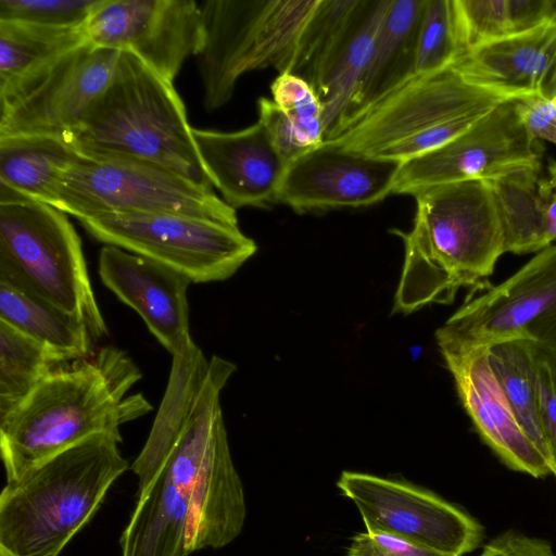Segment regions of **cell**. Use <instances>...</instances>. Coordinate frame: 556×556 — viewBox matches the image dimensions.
Instances as JSON below:
<instances>
[{
    "label": "cell",
    "mask_w": 556,
    "mask_h": 556,
    "mask_svg": "<svg viewBox=\"0 0 556 556\" xmlns=\"http://www.w3.org/2000/svg\"><path fill=\"white\" fill-rule=\"evenodd\" d=\"M235 370V364L213 355L207 371L173 375L130 467L139 489L162 470L186 497L190 554L227 546L239 536L247 517L220 406V392Z\"/></svg>",
    "instance_id": "obj_1"
},
{
    "label": "cell",
    "mask_w": 556,
    "mask_h": 556,
    "mask_svg": "<svg viewBox=\"0 0 556 556\" xmlns=\"http://www.w3.org/2000/svg\"><path fill=\"white\" fill-rule=\"evenodd\" d=\"M140 378L127 353L113 346L48 376L0 419L7 482L90 435L122 438V425L152 409L142 394L128 395Z\"/></svg>",
    "instance_id": "obj_2"
},
{
    "label": "cell",
    "mask_w": 556,
    "mask_h": 556,
    "mask_svg": "<svg viewBox=\"0 0 556 556\" xmlns=\"http://www.w3.org/2000/svg\"><path fill=\"white\" fill-rule=\"evenodd\" d=\"M414 198L413 229L393 230L404 243L393 313L448 304L462 287L484 288L505 253L501 216L486 180L439 185Z\"/></svg>",
    "instance_id": "obj_3"
},
{
    "label": "cell",
    "mask_w": 556,
    "mask_h": 556,
    "mask_svg": "<svg viewBox=\"0 0 556 556\" xmlns=\"http://www.w3.org/2000/svg\"><path fill=\"white\" fill-rule=\"evenodd\" d=\"M111 433L90 435L7 482L0 494V548L59 556L128 469Z\"/></svg>",
    "instance_id": "obj_4"
},
{
    "label": "cell",
    "mask_w": 556,
    "mask_h": 556,
    "mask_svg": "<svg viewBox=\"0 0 556 556\" xmlns=\"http://www.w3.org/2000/svg\"><path fill=\"white\" fill-rule=\"evenodd\" d=\"M174 84L130 52L121 51L112 78L71 141L90 159H130L159 165L213 191Z\"/></svg>",
    "instance_id": "obj_5"
},
{
    "label": "cell",
    "mask_w": 556,
    "mask_h": 556,
    "mask_svg": "<svg viewBox=\"0 0 556 556\" xmlns=\"http://www.w3.org/2000/svg\"><path fill=\"white\" fill-rule=\"evenodd\" d=\"M0 279L78 318L94 341L108 334L81 240L60 210L28 199L0 201Z\"/></svg>",
    "instance_id": "obj_6"
},
{
    "label": "cell",
    "mask_w": 556,
    "mask_h": 556,
    "mask_svg": "<svg viewBox=\"0 0 556 556\" xmlns=\"http://www.w3.org/2000/svg\"><path fill=\"white\" fill-rule=\"evenodd\" d=\"M320 0L200 2L204 45L197 58L207 113L227 104L239 78L274 67L290 73L300 38Z\"/></svg>",
    "instance_id": "obj_7"
},
{
    "label": "cell",
    "mask_w": 556,
    "mask_h": 556,
    "mask_svg": "<svg viewBox=\"0 0 556 556\" xmlns=\"http://www.w3.org/2000/svg\"><path fill=\"white\" fill-rule=\"evenodd\" d=\"M53 207L78 220L111 213L174 214L238 226L236 210L159 165L78 154L62 173Z\"/></svg>",
    "instance_id": "obj_8"
},
{
    "label": "cell",
    "mask_w": 556,
    "mask_h": 556,
    "mask_svg": "<svg viewBox=\"0 0 556 556\" xmlns=\"http://www.w3.org/2000/svg\"><path fill=\"white\" fill-rule=\"evenodd\" d=\"M79 222L105 245L151 258L194 283L228 279L257 250L239 226L182 215L111 213Z\"/></svg>",
    "instance_id": "obj_9"
},
{
    "label": "cell",
    "mask_w": 556,
    "mask_h": 556,
    "mask_svg": "<svg viewBox=\"0 0 556 556\" xmlns=\"http://www.w3.org/2000/svg\"><path fill=\"white\" fill-rule=\"evenodd\" d=\"M119 53L88 41L0 88V138L49 137L71 144Z\"/></svg>",
    "instance_id": "obj_10"
},
{
    "label": "cell",
    "mask_w": 556,
    "mask_h": 556,
    "mask_svg": "<svg viewBox=\"0 0 556 556\" xmlns=\"http://www.w3.org/2000/svg\"><path fill=\"white\" fill-rule=\"evenodd\" d=\"M439 350L528 340L556 353V244L508 279L467 300L435 331Z\"/></svg>",
    "instance_id": "obj_11"
},
{
    "label": "cell",
    "mask_w": 556,
    "mask_h": 556,
    "mask_svg": "<svg viewBox=\"0 0 556 556\" xmlns=\"http://www.w3.org/2000/svg\"><path fill=\"white\" fill-rule=\"evenodd\" d=\"M506 98L469 84L451 65L414 75L345 118L325 141L350 152L376 155L422 129L475 112Z\"/></svg>",
    "instance_id": "obj_12"
},
{
    "label": "cell",
    "mask_w": 556,
    "mask_h": 556,
    "mask_svg": "<svg viewBox=\"0 0 556 556\" xmlns=\"http://www.w3.org/2000/svg\"><path fill=\"white\" fill-rule=\"evenodd\" d=\"M336 484L368 532L456 556L473 552L484 538V528L467 510L406 480L344 470Z\"/></svg>",
    "instance_id": "obj_13"
},
{
    "label": "cell",
    "mask_w": 556,
    "mask_h": 556,
    "mask_svg": "<svg viewBox=\"0 0 556 556\" xmlns=\"http://www.w3.org/2000/svg\"><path fill=\"white\" fill-rule=\"evenodd\" d=\"M541 157L542 146L525 127L515 99H506L446 144L404 162L392 194L415 195L439 185L541 168Z\"/></svg>",
    "instance_id": "obj_14"
},
{
    "label": "cell",
    "mask_w": 556,
    "mask_h": 556,
    "mask_svg": "<svg viewBox=\"0 0 556 556\" xmlns=\"http://www.w3.org/2000/svg\"><path fill=\"white\" fill-rule=\"evenodd\" d=\"M85 27L94 46L130 52L173 84L204 45L202 11L194 0H102Z\"/></svg>",
    "instance_id": "obj_15"
},
{
    "label": "cell",
    "mask_w": 556,
    "mask_h": 556,
    "mask_svg": "<svg viewBox=\"0 0 556 556\" xmlns=\"http://www.w3.org/2000/svg\"><path fill=\"white\" fill-rule=\"evenodd\" d=\"M402 164L324 141L287 164L277 202L298 213L372 205L392 194Z\"/></svg>",
    "instance_id": "obj_16"
},
{
    "label": "cell",
    "mask_w": 556,
    "mask_h": 556,
    "mask_svg": "<svg viewBox=\"0 0 556 556\" xmlns=\"http://www.w3.org/2000/svg\"><path fill=\"white\" fill-rule=\"evenodd\" d=\"M460 403L481 440L509 469L541 479L549 462L517 421L489 365L486 348L441 350Z\"/></svg>",
    "instance_id": "obj_17"
},
{
    "label": "cell",
    "mask_w": 556,
    "mask_h": 556,
    "mask_svg": "<svg viewBox=\"0 0 556 556\" xmlns=\"http://www.w3.org/2000/svg\"><path fill=\"white\" fill-rule=\"evenodd\" d=\"M98 270L102 283L139 314L172 355L193 341L189 331L188 277L114 245L101 249Z\"/></svg>",
    "instance_id": "obj_18"
},
{
    "label": "cell",
    "mask_w": 556,
    "mask_h": 556,
    "mask_svg": "<svg viewBox=\"0 0 556 556\" xmlns=\"http://www.w3.org/2000/svg\"><path fill=\"white\" fill-rule=\"evenodd\" d=\"M201 162L224 202L235 210L277 202L287 163L257 121L236 131L192 128Z\"/></svg>",
    "instance_id": "obj_19"
},
{
    "label": "cell",
    "mask_w": 556,
    "mask_h": 556,
    "mask_svg": "<svg viewBox=\"0 0 556 556\" xmlns=\"http://www.w3.org/2000/svg\"><path fill=\"white\" fill-rule=\"evenodd\" d=\"M452 66L469 84L506 99L539 94L556 97V25L531 30L472 49Z\"/></svg>",
    "instance_id": "obj_20"
},
{
    "label": "cell",
    "mask_w": 556,
    "mask_h": 556,
    "mask_svg": "<svg viewBox=\"0 0 556 556\" xmlns=\"http://www.w3.org/2000/svg\"><path fill=\"white\" fill-rule=\"evenodd\" d=\"M425 4L426 0H390L369 65L342 122L415 75L417 37Z\"/></svg>",
    "instance_id": "obj_21"
},
{
    "label": "cell",
    "mask_w": 556,
    "mask_h": 556,
    "mask_svg": "<svg viewBox=\"0 0 556 556\" xmlns=\"http://www.w3.org/2000/svg\"><path fill=\"white\" fill-rule=\"evenodd\" d=\"M189 506L162 471L139 489L138 500L121 536V556H188Z\"/></svg>",
    "instance_id": "obj_22"
},
{
    "label": "cell",
    "mask_w": 556,
    "mask_h": 556,
    "mask_svg": "<svg viewBox=\"0 0 556 556\" xmlns=\"http://www.w3.org/2000/svg\"><path fill=\"white\" fill-rule=\"evenodd\" d=\"M77 156L55 138H0V201L18 198L53 206L61 175Z\"/></svg>",
    "instance_id": "obj_23"
},
{
    "label": "cell",
    "mask_w": 556,
    "mask_h": 556,
    "mask_svg": "<svg viewBox=\"0 0 556 556\" xmlns=\"http://www.w3.org/2000/svg\"><path fill=\"white\" fill-rule=\"evenodd\" d=\"M390 0H365L349 35L324 72L316 92L323 104L325 139L345 117L367 71Z\"/></svg>",
    "instance_id": "obj_24"
},
{
    "label": "cell",
    "mask_w": 556,
    "mask_h": 556,
    "mask_svg": "<svg viewBox=\"0 0 556 556\" xmlns=\"http://www.w3.org/2000/svg\"><path fill=\"white\" fill-rule=\"evenodd\" d=\"M0 320L72 359L90 356L87 326L36 294L0 279Z\"/></svg>",
    "instance_id": "obj_25"
},
{
    "label": "cell",
    "mask_w": 556,
    "mask_h": 556,
    "mask_svg": "<svg viewBox=\"0 0 556 556\" xmlns=\"http://www.w3.org/2000/svg\"><path fill=\"white\" fill-rule=\"evenodd\" d=\"M541 168H523L486 180L501 216L505 252L527 254L551 245L539 193Z\"/></svg>",
    "instance_id": "obj_26"
},
{
    "label": "cell",
    "mask_w": 556,
    "mask_h": 556,
    "mask_svg": "<svg viewBox=\"0 0 556 556\" xmlns=\"http://www.w3.org/2000/svg\"><path fill=\"white\" fill-rule=\"evenodd\" d=\"M88 41L85 26L0 21V88Z\"/></svg>",
    "instance_id": "obj_27"
},
{
    "label": "cell",
    "mask_w": 556,
    "mask_h": 556,
    "mask_svg": "<svg viewBox=\"0 0 556 556\" xmlns=\"http://www.w3.org/2000/svg\"><path fill=\"white\" fill-rule=\"evenodd\" d=\"M486 354L491 370L517 421L551 464L540 424L538 372L532 342H498L486 346Z\"/></svg>",
    "instance_id": "obj_28"
},
{
    "label": "cell",
    "mask_w": 556,
    "mask_h": 556,
    "mask_svg": "<svg viewBox=\"0 0 556 556\" xmlns=\"http://www.w3.org/2000/svg\"><path fill=\"white\" fill-rule=\"evenodd\" d=\"M453 9L462 56L546 23V0H453Z\"/></svg>",
    "instance_id": "obj_29"
},
{
    "label": "cell",
    "mask_w": 556,
    "mask_h": 556,
    "mask_svg": "<svg viewBox=\"0 0 556 556\" xmlns=\"http://www.w3.org/2000/svg\"><path fill=\"white\" fill-rule=\"evenodd\" d=\"M73 361L0 320V419Z\"/></svg>",
    "instance_id": "obj_30"
},
{
    "label": "cell",
    "mask_w": 556,
    "mask_h": 556,
    "mask_svg": "<svg viewBox=\"0 0 556 556\" xmlns=\"http://www.w3.org/2000/svg\"><path fill=\"white\" fill-rule=\"evenodd\" d=\"M365 0H320L298 43L291 66L314 89L355 24ZM316 91V90H315Z\"/></svg>",
    "instance_id": "obj_31"
},
{
    "label": "cell",
    "mask_w": 556,
    "mask_h": 556,
    "mask_svg": "<svg viewBox=\"0 0 556 556\" xmlns=\"http://www.w3.org/2000/svg\"><path fill=\"white\" fill-rule=\"evenodd\" d=\"M460 56L453 0H426L417 37L415 75L444 70Z\"/></svg>",
    "instance_id": "obj_32"
},
{
    "label": "cell",
    "mask_w": 556,
    "mask_h": 556,
    "mask_svg": "<svg viewBox=\"0 0 556 556\" xmlns=\"http://www.w3.org/2000/svg\"><path fill=\"white\" fill-rule=\"evenodd\" d=\"M102 0H0V21L83 27Z\"/></svg>",
    "instance_id": "obj_33"
},
{
    "label": "cell",
    "mask_w": 556,
    "mask_h": 556,
    "mask_svg": "<svg viewBox=\"0 0 556 556\" xmlns=\"http://www.w3.org/2000/svg\"><path fill=\"white\" fill-rule=\"evenodd\" d=\"M488 111L470 113L433 125L391 144L372 156L396 160L403 163L416 159L446 144L471 127Z\"/></svg>",
    "instance_id": "obj_34"
},
{
    "label": "cell",
    "mask_w": 556,
    "mask_h": 556,
    "mask_svg": "<svg viewBox=\"0 0 556 556\" xmlns=\"http://www.w3.org/2000/svg\"><path fill=\"white\" fill-rule=\"evenodd\" d=\"M273 101L294 125L323 119V104L313 86L291 74H279L270 85Z\"/></svg>",
    "instance_id": "obj_35"
},
{
    "label": "cell",
    "mask_w": 556,
    "mask_h": 556,
    "mask_svg": "<svg viewBox=\"0 0 556 556\" xmlns=\"http://www.w3.org/2000/svg\"><path fill=\"white\" fill-rule=\"evenodd\" d=\"M532 349L538 372L540 424L556 477V353L533 342Z\"/></svg>",
    "instance_id": "obj_36"
},
{
    "label": "cell",
    "mask_w": 556,
    "mask_h": 556,
    "mask_svg": "<svg viewBox=\"0 0 556 556\" xmlns=\"http://www.w3.org/2000/svg\"><path fill=\"white\" fill-rule=\"evenodd\" d=\"M348 556H456L376 532H359L346 549ZM466 556V555H465Z\"/></svg>",
    "instance_id": "obj_37"
},
{
    "label": "cell",
    "mask_w": 556,
    "mask_h": 556,
    "mask_svg": "<svg viewBox=\"0 0 556 556\" xmlns=\"http://www.w3.org/2000/svg\"><path fill=\"white\" fill-rule=\"evenodd\" d=\"M257 108L258 121L287 164L307 152L299 144L291 119L273 100L260 98Z\"/></svg>",
    "instance_id": "obj_38"
},
{
    "label": "cell",
    "mask_w": 556,
    "mask_h": 556,
    "mask_svg": "<svg viewBox=\"0 0 556 556\" xmlns=\"http://www.w3.org/2000/svg\"><path fill=\"white\" fill-rule=\"evenodd\" d=\"M518 114L535 140L556 144V102L539 94L515 99Z\"/></svg>",
    "instance_id": "obj_39"
},
{
    "label": "cell",
    "mask_w": 556,
    "mask_h": 556,
    "mask_svg": "<svg viewBox=\"0 0 556 556\" xmlns=\"http://www.w3.org/2000/svg\"><path fill=\"white\" fill-rule=\"evenodd\" d=\"M479 556H556V553L547 540L509 529L490 540Z\"/></svg>",
    "instance_id": "obj_40"
},
{
    "label": "cell",
    "mask_w": 556,
    "mask_h": 556,
    "mask_svg": "<svg viewBox=\"0 0 556 556\" xmlns=\"http://www.w3.org/2000/svg\"><path fill=\"white\" fill-rule=\"evenodd\" d=\"M548 176L541 177L539 193L541 197L546 224L547 238L551 244L556 240V162L551 160Z\"/></svg>",
    "instance_id": "obj_41"
},
{
    "label": "cell",
    "mask_w": 556,
    "mask_h": 556,
    "mask_svg": "<svg viewBox=\"0 0 556 556\" xmlns=\"http://www.w3.org/2000/svg\"><path fill=\"white\" fill-rule=\"evenodd\" d=\"M546 23L556 25V0H546Z\"/></svg>",
    "instance_id": "obj_42"
},
{
    "label": "cell",
    "mask_w": 556,
    "mask_h": 556,
    "mask_svg": "<svg viewBox=\"0 0 556 556\" xmlns=\"http://www.w3.org/2000/svg\"><path fill=\"white\" fill-rule=\"evenodd\" d=\"M0 556H13L12 554H10L9 552H7L5 549L3 548H0Z\"/></svg>",
    "instance_id": "obj_43"
},
{
    "label": "cell",
    "mask_w": 556,
    "mask_h": 556,
    "mask_svg": "<svg viewBox=\"0 0 556 556\" xmlns=\"http://www.w3.org/2000/svg\"><path fill=\"white\" fill-rule=\"evenodd\" d=\"M554 101L556 102V97L554 98Z\"/></svg>",
    "instance_id": "obj_44"
}]
</instances>
